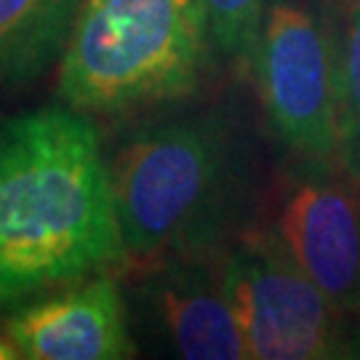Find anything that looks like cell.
I'll use <instances>...</instances> for the list:
<instances>
[{
  "label": "cell",
  "instance_id": "1",
  "mask_svg": "<svg viewBox=\"0 0 360 360\" xmlns=\"http://www.w3.org/2000/svg\"><path fill=\"white\" fill-rule=\"evenodd\" d=\"M123 257L96 126L56 104L0 120V309Z\"/></svg>",
  "mask_w": 360,
  "mask_h": 360
},
{
  "label": "cell",
  "instance_id": "12",
  "mask_svg": "<svg viewBox=\"0 0 360 360\" xmlns=\"http://www.w3.org/2000/svg\"><path fill=\"white\" fill-rule=\"evenodd\" d=\"M13 358H22L19 349L13 347L11 339H0V360H13Z\"/></svg>",
  "mask_w": 360,
  "mask_h": 360
},
{
  "label": "cell",
  "instance_id": "8",
  "mask_svg": "<svg viewBox=\"0 0 360 360\" xmlns=\"http://www.w3.org/2000/svg\"><path fill=\"white\" fill-rule=\"evenodd\" d=\"M150 309L174 355L187 360H245L248 345L221 272H214L200 257H174L147 283Z\"/></svg>",
  "mask_w": 360,
  "mask_h": 360
},
{
  "label": "cell",
  "instance_id": "4",
  "mask_svg": "<svg viewBox=\"0 0 360 360\" xmlns=\"http://www.w3.org/2000/svg\"><path fill=\"white\" fill-rule=\"evenodd\" d=\"M219 272L251 358H360V326L309 281L278 235H245Z\"/></svg>",
  "mask_w": 360,
  "mask_h": 360
},
{
  "label": "cell",
  "instance_id": "11",
  "mask_svg": "<svg viewBox=\"0 0 360 360\" xmlns=\"http://www.w3.org/2000/svg\"><path fill=\"white\" fill-rule=\"evenodd\" d=\"M208 35L230 56H251L267 13V0H203Z\"/></svg>",
  "mask_w": 360,
  "mask_h": 360
},
{
  "label": "cell",
  "instance_id": "2",
  "mask_svg": "<svg viewBox=\"0 0 360 360\" xmlns=\"http://www.w3.org/2000/svg\"><path fill=\"white\" fill-rule=\"evenodd\" d=\"M110 174L129 257H200L238 203L240 155L221 117H184L131 139Z\"/></svg>",
  "mask_w": 360,
  "mask_h": 360
},
{
  "label": "cell",
  "instance_id": "10",
  "mask_svg": "<svg viewBox=\"0 0 360 360\" xmlns=\"http://www.w3.org/2000/svg\"><path fill=\"white\" fill-rule=\"evenodd\" d=\"M336 160L360 184V0H352L339 46V150Z\"/></svg>",
  "mask_w": 360,
  "mask_h": 360
},
{
  "label": "cell",
  "instance_id": "9",
  "mask_svg": "<svg viewBox=\"0 0 360 360\" xmlns=\"http://www.w3.org/2000/svg\"><path fill=\"white\" fill-rule=\"evenodd\" d=\"M83 0H0V86L43 75L65 51Z\"/></svg>",
  "mask_w": 360,
  "mask_h": 360
},
{
  "label": "cell",
  "instance_id": "5",
  "mask_svg": "<svg viewBox=\"0 0 360 360\" xmlns=\"http://www.w3.org/2000/svg\"><path fill=\"white\" fill-rule=\"evenodd\" d=\"M264 112L281 142L312 163L339 150V49L321 19L291 0L267 6L254 46Z\"/></svg>",
  "mask_w": 360,
  "mask_h": 360
},
{
  "label": "cell",
  "instance_id": "6",
  "mask_svg": "<svg viewBox=\"0 0 360 360\" xmlns=\"http://www.w3.org/2000/svg\"><path fill=\"white\" fill-rule=\"evenodd\" d=\"M358 187L318 174L294 181L283 198L275 232L309 281L349 315L360 312Z\"/></svg>",
  "mask_w": 360,
  "mask_h": 360
},
{
  "label": "cell",
  "instance_id": "7",
  "mask_svg": "<svg viewBox=\"0 0 360 360\" xmlns=\"http://www.w3.org/2000/svg\"><path fill=\"white\" fill-rule=\"evenodd\" d=\"M6 334L30 360L134 358L126 304L110 275L30 304L6 323Z\"/></svg>",
  "mask_w": 360,
  "mask_h": 360
},
{
  "label": "cell",
  "instance_id": "3",
  "mask_svg": "<svg viewBox=\"0 0 360 360\" xmlns=\"http://www.w3.org/2000/svg\"><path fill=\"white\" fill-rule=\"evenodd\" d=\"M203 0H83L59 75L62 102L120 112L193 89L208 43Z\"/></svg>",
  "mask_w": 360,
  "mask_h": 360
}]
</instances>
